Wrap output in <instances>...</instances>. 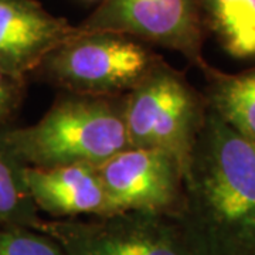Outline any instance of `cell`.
Wrapping results in <instances>:
<instances>
[{
    "instance_id": "obj_4",
    "label": "cell",
    "mask_w": 255,
    "mask_h": 255,
    "mask_svg": "<svg viewBox=\"0 0 255 255\" xmlns=\"http://www.w3.org/2000/svg\"><path fill=\"white\" fill-rule=\"evenodd\" d=\"M209 114L203 92L167 60L125 95L129 146L160 149L184 167Z\"/></svg>"
},
{
    "instance_id": "obj_1",
    "label": "cell",
    "mask_w": 255,
    "mask_h": 255,
    "mask_svg": "<svg viewBox=\"0 0 255 255\" xmlns=\"http://www.w3.org/2000/svg\"><path fill=\"white\" fill-rule=\"evenodd\" d=\"M176 223L190 255H255V145L209 110Z\"/></svg>"
},
{
    "instance_id": "obj_3",
    "label": "cell",
    "mask_w": 255,
    "mask_h": 255,
    "mask_svg": "<svg viewBox=\"0 0 255 255\" xmlns=\"http://www.w3.org/2000/svg\"><path fill=\"white\" fill-rule=\"evenodd\" d=\"M166 60L133 37L80 30L53 48L30 78L63 92L94 97L127 95Z\"/></svg>"
},
{
    "instance_id": "obj_11",
    "label": "cell",
    "mask_w": 255,
    "mask_h": 255,
    "mask_svg": "<svg viewBox=\"0 0 255 255\" xmlns=\"http://www.w3.org/2000/svg\"><path fill=\"white\" fill-rule=\"evenodd\" d=\"M207 34L230 57L255 61V0H200Z\"/></svg>"
},
{
    "instance_id": "obj_9",
    "label": "cell",
    "mask_w": 255,
    "mask_h": 255,
    "mask_svg": "<svg viewBox=\"0 0 255 255\" xmlns=\"http://www.w3.org/2000/svg\"><path fill=\"white\" fill-rule=\"evenodd\" d=\"M24 182L38 213L53 220L117 214L98 166L87 163L48 169L24 167Z\"/></svg>"
},
{
    "instance_id": "obj_15",
    "label": "cell",
    "mask_w": 255,
    "mask_h": 255,
    "mask_svg": "<svg viewBox=\"0 0 255 255\" xmlns=\"http://www.w3.org/2000/svg\"><path fill=\"white\" fill-rule=\"evenodd\" d=\"M84 1H88V3H98L101 0H84Z\"/></svg>"
},
{
    "instance_id": "obj_5",
    "label": "cell",
    "mask_w": 255,
    "mask_h": 255,
    "mask_svg": "<svg viewBox=\"0 0 255 255\" xmlns=\"http://www.w3.org/2000/svg\"><path fill=\"white\" fill-rule=\"evenodd\" d=\"M77 27L121 33L170 50L200 71L209 64L200 0H101Z\"/></svg>"
},
{
    "instance_id": "obj_14",
    "label": "cell",
    "mask_w": 255,
    "mask_h": 255,
    "mask_svg": "<svg viewBox=\"0 0 255 255\" xmlns=\"http://www.w3.org/2000/svg\"><path fill=\"white\" fill-rule=\"evenodd\" d=\"M27 92V78L0 68V130L13 127Z\"/></svg>"
},
{
    "instance_id": "obj_7",
    "label": "cell",
    "mask_w": 255,
    "mask_h": 255,
    "mask_svg": "<svg viewBox=\"0 0 255 255\" xmlns=\"http://www.w3.org/2000/svg\"><path fill=\"white\" fill-rule=\"evenodd\" d=\"M98 170L117 213L143 211L173 220L179 216L184 167L173 155L129 146L101 163Z\"/></svg>"
},
{
    "instance_id": "obj_2",
    "label": "cell",
    "mask_w": 255,
    "mask_h": 255,
    "mask_svg": "<svg viewBox=\"0 0 255 255\" xmlns=\"http://www.w3.org/2000/svg\"><path fill=\"white\" fill-rule=\"evenodd\" d=\"M0 140L28 167L100 166L129 147L125 95L94 97L60 91L43 118L30 127L1 129Z\"/></svg>"
},
{
    "instance_id": "obj_12",
    "label": "cell",
    "mask_w": 255,
    "mask_h": 255,
    "mask_svg": "<svg viewBox=\"0 0 255 255\" xmlns=\"http://www.w3.org/2000/svg\"><path fill=\"white\" fill-rule=\"evenodd\" d=\"M24 167L0 140V227L38 230L44 220L28 193Z\"/></svg>"
},
{
    "instance_id": "obj_13",
    "label": "cell",
    "mask_w": 255,
    "mask_h": 255,
    "mask_svg": "<svg viewBox=\"0 0 255 255\" xmlns=\"http://www.w3.org/2000/svg\"><path fill=\"white\" fill-rule=\"evenodd\" d=\"M0 255H67L58 241L28 227H0Z\"/></svg>"
},
{
    "instance_id": "obj_8",
    "label": "cell",
    "mask_w": 255,
    "mask_h": 255,
    "mask_svg": "<svg viewBox=\"0 0 255 255\" xmlns=\"http://www.w3.org/2000/svg\"><path fill=\"white\" fill-rule=\"evenodd\" d=\"M77 33L37 0H0V68L30 78L53 48Z\"/></svg>"
},
{
    "instance_id": "obj_10",
    "label": "cell",
    "mask_w": 255,
    "mask_h": 255,
    "mask_svg": "<svg viewBox=\"0 0 255 255\" xmlns=\"http://www.w3.org/2000/svg\"><path fill=\"white\" fill-rule=\"evenodd\" d=\"M201 73L209 110L255 145V67L230 74L207 64Z\"/></svg>"
},
{
    "instance_id": "obj_6",
    "label": "cell",
    "mask_w": 255,
    "mask_h": 255,
    "mask_svg": "<svg viewBox=\"0 0 255 255\" xmlns=\"http://www.w3.org/2000/svg\"><path fill=\"white\" fill-rule=\"evenodd\" d=\"M40 231L67 255H190L176 220L122 211L90 220H43Z\"/></svg>"
}]
</instances>
